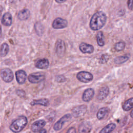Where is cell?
Here are the masks:
<instances>
[{
	"instance_id": "4316f807",
	"label": "cell",
	"mask_w": 133,
	"mask_h": 133,
	"mask_svg": "<svg viewBox=\"0 0 133 133\" xmlns=\"http://www.w3.org/2000/svg\"><path fill=\"white\" fill-rule=\"evenodd\" d=\"M125 43L124 42L121 41L115 44L114 46V48L116 51H119L123 50L125 48Z\"/></svg>"
},
{
	"instance_id": "44dd1931",
	"label": "cell",
	"mask_w": 133,
	"mask_h": 133,
	"mask_svg": "<svg viewBox=\"0 0 133 133\" xmlns=\"http://www.w3.org/2000/svg\"><path fill=\"white\" fill-rule=\"evenodd\" d=\"M30 15V11L28 9H24L19 12L18 18L20 20H25L29 18Z\"/></svg>"
},
{
	"instance_id": "52a82bcc",
	"label": "cell",
	"mask_w": 133,
	"mask_h": 133,
	"mask_svg": "<svg viewBox=\"0 0 133 133\" xmlns=\"http://www.w3.org/2000/svg\"><path fill=\"white\" fill-rule=\"evenodd\" d=\"M1 76L4 81L7 83H9L14 79V74L12 71L8 69L5 68L1 70Z\"/></svg>"
},
{
	"instance_id": "83f0119b",
	"label": "cell",
	"mask_w": 133,
	"mask_h": 133,
	"mask_svg": "<svg viewBox=\"0 0 133 133\" xmlns=\"http://www.w3.org/2000/svg\"><path fill=\"white\" fill-rule=\"evenodd\" d=\"M109 59V56L108 54H103L101 55L99 63L101 64H104L108 62Z\"/></svg>"
},
{
	"instance_id": "5bb4252c",
	"label": "cell",
	"mask_w": 133,
	"mask_h": 133,
	"mask_svg": "<svg viewBox=\"0 0 133 133\" xmlns=\"http://www.w3.org/2000/svg\"><path fill=\"white\" fill-rule=\"evenodd\" d=\"M16 80L18 84H23L25 82L27 75L25 72L22 70H20L16 72Z\"/></svg>"
},
{
	"instance_id": "603a6c76",
	"label": "cell",
	"mask_w": 133,
	"mask_h": 133,
	"mask_svg": "<svg viewBox=\"0 0 133 133\" xmlns=\"http://www.w3.org/2000/svg\"><path fill=\"white\" fill-rule=\"evenodd\" d=\"M133 107V98H130L125 101L123 105V109L124 111H128L130 110H131Z\"/></svg>"
},
{
	"instance_id": "3957f363",
	"label": "cell",
	"mask_w": 133,
	"mask_h": 133,
	"mask_svg": "<svg viewBox=\"0 0 133 133\" xmlns=\"http://www.w3.org/2000/svg\"><path fill=\"white\" fill-rule=\"evenodd\" d=\"M76 77L79 81L86 83L92 80L93 75L89 72L83 71L79 72L77 74Z\"/></svg>"
},
{
	"instance_id": "9c48e42d",
	"label": "cell",
	"mask_w": 133,
	"mask_h": 133,
	"mask_svg": "<svg viewBox=\"0 0 133 133\" xmlns=\"http://www.w3.org/2000/svg\"><path fill=\"white\" fill-rule=\"evenodd\" d=\"M92 129V125L90 122L84 121L78 127L79 133H89Z\"/></svg>"
},
{
	"instance_id": "2e32d148",
	"label": "cell",
	"mask_w": 133,
	"mask_h": 133,
	"mask_svg": "<svg viewBox=\"0 0 133 133\" xmlns=\"http://www.w3.org/2000/svg\"><path fill=\"white\" fill-rule=\"evenodd\" d=\"M49 65V61L46 58L39 59L35 63L36 68L39 69H46L48 68Z\"/></svg>"
},
{
	"instance_id": "8992f818",
	"label": "cell",
	"mask_w": 133,
	"mask_h": 133,
	"mask_svg": "<svg viewBox=\"0 0 133 133\" xmlns=\"http://www.w3.org/2000/svg\"><path fill=\"white\" fill-rule=\"evenodd\" d=\"M87 110V106L84 104L75 107L72 110V115L74 117L76 118L81 117L86 113Z\"/></svg>"
},
{
	"instance_id": "d4e9b609",
	"label": "cell",
	"mask_w": 133,
	"mask_h": 133,
	"mask_svg": "<svg viewBox=\"0 0 133 133\" xmlns=\"http://www.w3.org/2000/svg\"><path fill=\"white\" fill-rule=\"evenodd\" d=\"M9 51V46L7 44L3 43L0 49V56L1 57H5L8 54Z\"/></svg>"
},
{
	"instance_id": "6da1fadb",
	"label": "cell",
	"mask_w": 133,
	"mask_h": 133,
	"mask_svg": "<svg viewBox=\"0 0 133 133\" xmlns=\"http://www.w3.org/2000/svg\"><path fill=\"white\" fill-rule=\"evenodd\" d=\"M107 16L102 11L95 13L90 22V27L93 30H98L102 28L106 23Z\"/></svg>"
},
{
	"instance_id": "8fae6325",
	"label": "cell",
	"mask_w": 133,
	"mask_h": 133,
	"mask_svg": "<svg viewBox=\"0 0 133 133\" xmlns=\"http://www.w3.org/2000/svg\"><path fill=\"white\" fill-rule=\"evenodd\" d=\"M46 125V122L44 119H39L34 122L31 125V130L33 132H37Z\"/></svg>"
},
{
	"instance_id": "ac0fdd59",
	"label": "cell",
	"mask_w": 133,
	"mask_h": 133,
	"mask_svg": "<svg viewBox=\"0 0 133 133\" xmlns=\"http://www.w3.org/2000/svg\"><path fill=\"white\" fill-rule=\"evenodd\" d=\"M30 104L32 106L35 105H41L44 107H48L49 105V101L46 98H42L38 100H33L31 102Z\"/></svg>"
},
{
	"instance_id": "f1b7e54d",
	"label": "cell",
	"mask_w": 133,
	"mask_h": 133,
	"mask_svg": "<svg viewBox=\"0 0 133 133\" xmlns=\"http://www.w3.org/2000/svg\"><path fill=\"white\" fill-rule=\"evenodd\" d=\"M66 80V78L64 75H57L56 77V81L58 83H62L65 82Z\"/></svg>"
},
{
	"instance_id": "4fadbf2b",
	"label": "cell",
	"mask_w": 133,
	"mask_h": 133,
	"mask_svg": "<svg viewBox=\"0 0 133 133\" xmlns=\"http://www.w3.org/2000/svg\"><path fill=\"white\" fill-rule=\"evenodd\" d=\"M109 93V88L107 86H102L99 90L97 99L99 101H101L107 98Z\"/></svg>"
},
{
	"instance_id": "30bf717a",
	"label": "cell",
	"mask_w": 133,
	"mask_h": 133,
	"mask_svg": "<svg viewBox=\"0 0 133 133\" xmlns=\"http://www.w3.org/2000/svg\"><path fill=\"white\" fill-rule=\"evenodd\" d=\"M95 95V91L91 88H88L86 89L82 95V100L86 102L90 101Z\"/></svg>"
},
{
	"instance_id": "1f68e13d",
	"label": "cell",
	"mask_w": 133,
	"mask_h": 133,
	"mask_svg": "<svg viewBox=\"0 0 133 133\" xmlns=\"http://www.w3.org/2000/svg\"><path fill=\"white\" fill-rule=\"evenodd\" d=\"M127 5H128V7L129 9L132 10V0H128L127 2Z\"/></svg>"
},
{
	"instance_id": "836d02e7",
	"label": "cell",
	"mask_w": 133,
	"mask_h": 133,
	"mask_svg": "<svg viewBox=\"0 0 133 133\" xmlns=\"http://www.w3.org/2000/svg\"><path fill=\"white\" fill-rule=\"evenodd\" d=\"M58 3H63V2H65L66 0H55Z\"/></svg>"
},
{
	"instance_id": "f546056e",
	"label": "cell",
	"mask_w": 133,
	"mask_h": 133,
	"mask_svg": "<svg viewBox=\"0 0 133 133\" xmlns=\"http://www.w3.org/2000/svg\"><path fill=\"white\" fill-rule=\"evenodd\" d=\"M17 94L20 97H24L25 95V93L24 92V91H23V90H17Z\"/></svg>"
},
{
	"instance_id": "d6a6232c",
	"label": "cell",
	"mask_w": 133,
	"mask_h": 133,
	"mask_svg": "<svg viewBox=\"0 0 133 133\" xmlns=\"http://www.w3.org/2000/svg\"><path fill=\"white\" fill-rule=\"evenodd\" d=\"M38 133H46V130L45 129H42L38 131Z\"/></svg>"
},
{
	"instance_id": "7a4b0ae2",
	"label": "cell",
	"mask_w": 133,
	"mask_h": 133,
	"mask_svg": "<svg viewBox=\"0 0 133 133\" xmlns=\"http://www.w3.org/2000/svg\"><path fill=\"white\" fill-rule=\"evenodd\" d=\"M28 123L27 118L25 116H20L10 125V129L15 133L20 132Z\"/></svg>"
},
{
	"instance_id": "5b68a950",
	"label": "cell",
	"mask_w": 133,
	"mask_h": 133,
	"mask_svg": "<svg viewBox=\"0 0 133 133\" xmlns=\"http://www.w3.org/2000/svg\"><path fill=\"white\" fill-rule=\"evenodd\" d=\"M45 78V76L41 72L30 74L28 76L29 81L32 84H37L42 82Z\"/></svg>"
},
{
	"instance_id": "ffe728a7",
	"label": "cell",
	"mask_w": 133,
	"mask_h": 133,
	"mask_svg": "<svg viewBox=\"0 0 133 133\" xmlns=\"http://www.w3.org/2000/svg\"><path fill=\"white\" fill-rule=\"evenodd\" d=\"M130 58V54H127L123 56H118L114 59V62L116 64H121L126 62Z\"/></svg>"
},
{
	"instance_id": "7c38bea8",
	"label": "cell",
	"mask_w": 133,
	"mask_h": 133,
	"mask_svg": "<svg viewBox=\"0 0 133 133\" xmlns=\"http://www.w3.org/2000/svg\"><path fill=\"white\" fill-rule=\"evenodd\" d=\"M68 21L61 18H56L52 23V27L56 29H63L67 26Z\"/></svg>"
},
{
	"instance_id": "e0dca14e",
	"label": "cell",
	"mask_w": 133,
	"mask_h": 133,
	"mask_svg": "<svg viewBox=\"0 0 133 133\" xmlns=\"http://www.w3.org/2000/svg\"><path fill=\"white\" fill-rule=\"evenodd\" d=\"M2 23L6 26H9L12 23V16L9 12H6L4 14L2 19Z\"/></svg>"
},
{
	"instance_id": "7402d4cb",
	"label": "cell",
	"mask_w": 133,
	"mask_h": 133,
	"mask_svg": "<svg viewBox=\"0 0 133 133\" xmlns=\"http://www.w3.org/2000/svg\"><path fill=\"white\" fill-rule=\"evenodd\" d=\"M116 127V124L113 123H111L105 126L103 128L99 133H110Z\"/></svg>"
},
{
	"instance_id": "277c9868",
	"label": "cell",
	"mask_w": 133,
	"mask_h": 133,
	"mask_svg": "<svg viewBox=\"0 0 133 133\" xmlns=\"http://www.w3.org/2000/svg\"><path fill=\"white\" fill-rule=\"evenodd\" d=\"M72 118V115L71 114H66L64 115L62 117L60 118L54 125V129L56 131H58L60 130L63 125L65 122L69 121Z\"/></svg>"
},
{
	"instance_id": "cb8c5ba5",
	"label": "cell",
	"mask_w": 133,
	"mask_h": 133,
	"mask_svg": "<svg viewBox=\"0 0 133 133\" xmlns=\"http://www.w3.org/2000/svg\"><path fill=\"white\" fill-rule=\"evenodd\" d=\"M97 43L99 46H103L104 45V38L102 32L99 31L97 33L96 35Z\"/></svg>"
},
{
	"instance_id": "484cf974",
	"label": "cell",
	"mask_w": 133,
	"mask_h": 133,
	"mask_svg": "<svg viewBox=\"0 0 133 133\" xmlns=\"http://www.w3.org/2000/svg\"><path fill=\"white\" fill-rule=\"evenodd\" d=\"M34 27H35V31H36L37 34L39 36L42 35L43 32H44V27H43V25L40 22H38L35 24Z\"/></svg>"
},
{
	"instance_id": "d6986e66",
	"label": "cell",
	"mask_w": 133,
	"mask_h": 133,
	"mask_svg": "<svg viewBox=\"0 0 133 133\" xmlns=\"http://www.w3.org/2000/svg\"><path fill=\"white\" fill-rule=\"evenodd\" d=\"M109 111V109L108 107H103L100 108L97 113V117L99 120H101L103 119L108 114Z\"/></svg>"
},
{
	"instance_id": "9a60e30c",
	"label": "cell",
	"mask_w": 133,
	"mask_h": 133,
	"mask_svg": "<svg viewBox=\"0 0 133 133\" xmlns=\"http://www.w3.org/2000/svg\"><path fill=\"white\" fill-rule=\"evenodd\" d=\"M79 48L80 50L84 54H91L94 51V50L93 46L85 43H82L79 46Z\"/></svg>"
},
{
	"instance_id": "e575fe53",
	"label": "cell",
	"mask_w": 133,
	"mask_h": 133,
	"mask_svg": "<svg viewBox=\"0 0 133 133\" xmlns=\"http://www.w3.org/2000/svg\"><path fill=\"white\" fill-rule=\"evenodd\" d=\"M130 116L131 118H132V110L131 111V112H130Z\"/></svg>"
},
{
	"instance_id": "ba28073f",
	"label": "cell",
	"mask_w": 133,
	"mask_h": 133,
	"mask_svg": "<svg viewBox=\"0 0 133 133\" xmlns=\"http://www.w3.org/2000/svg\"><path fill=\"white\" fill-rule=\"evenodd\" d=\"M65 51V46L64 42L61 39L57 40L56 43V52L58 56L62 57Z\"/></svg>"
},
{
	"instance_id": "4dcf8cb0",
	"label": "cell",
	"mask_w": 133,
	"mask_h": 133,
	"mask_svg": "<svg viewBox=\"0 0 133 133\" xmlns=\"http://www.w3.org/2000/svg\"><path fill=\"white\" fill-rule=\"evenodd\" d=\"M66 133H76V129L74 127H71L69 128Z\"/></svg>"
},
{
	"instance_id": "d590c367",
	"label": "cell",
	"mask_w": 133,
	"mask_h": 133,
	"mask_svg": "<svg viewBox=\"0 0 133 133\" xmlns=\"http://www.w3.org/2000/svg\"><path fill=\"white\" fill-rule=\"evenodd\" d=\"M1 33H2V28H1V26L0 25V35H1Z\"/></svg>"
}]
</instances>
